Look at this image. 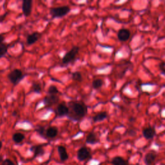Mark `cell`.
I'll use <instances>...</instances> for the list:
<instances>
[{
    "mask_svg": "<svg viewBox=\"0 0 165 165\" xmlns=\"http://www.w3.org/2000/svg\"><path fill=\"white\" fill-rule=\"evenodd\" d=\"M3 161V157L2 156H0V162H2Z\"/></svg>",
    "mask_w": 165,
    "mask_h": 165,
    "instance_id": "31",
    "label": "cell"
},
{
    "mask_svg": "<svg viewBox=\"0 0 165 165\" xmlns=\"http://www.w3.org/2000/svg\"><path fill=\"white\" fill-rule=\"evenodd\" d=\"M129 134L130 135V136H135L136 135V131L134 130H129Z\"/></svg>",
    "mask_w": 165,
    "mask_h": 165,
    "instance_id": "29",
    "label": "cell"
},
{
    "mask_svg": "<svg viewBox=\"0 0 165 165\" xmlns=\"http://www.w3.org/2000/svg\"><path fill=\"white\" fill-rule=\"evenodd\" d=\"M6 16H7V13H5L3 15L0 16V23H2V22L3 21V20L5 19V18H6Z\"/></svg>",
    "mask_w": 165,
    "mask_h": 165,
    "instance_id": "28",
    "label": "cell"
},
{
    "mask_svg": "<svg viewBox=\"0 0 165 165\" xmlns=\"http://www.w3.org/2000/svg\"><path fill=\"white\" fill-rule=\"evenodd\" d=\"M103 85V81L101 79H96L92 82V87L94 89H99Z\"/></svg>",
    "mask_w": 165,
    "mask_h": 165,
    "instance_id": "22",
    "label": "cell"
},
{
    "mask_svg": "<svg viewBox=\"0 0 165 165\" xmlns=\"http://www.w3.org/2000/svg\"><path fill=\"white\" fill-rule=\"evenodd\" d=\"M32 3L33 2L32 0H24L22 3V11L25 17H28L30 15L32 9Z\"/></svg>",
    "mask_w": 165,
    "mask_h": 165,
    "instance_id": "8",
    "label": "cell"
},
{
    "mask_svg": "<svg viewBox=\"0 0 165 165\" xmlns=\"http://www.w3.org/2000/svg\"><path fill=\"white\" fill-rule=\"evenodd\" d=\"M108 117L107 113L106 112H101L98 113L97 114H95L92 119H93V121L95 123H97V122H101L104 121L105 119H106Z\"/></svg>",
    "mask_w": 165,
    "mask_h": 165,
    "instance_id": "17",
    "label": "cell"
},
{
    "mask_svg": "<svg viewBox=\"0 0 165 165\" xmlns=\"http://www.w3.org/2000/svg\"><path fill=\"white\" fill-rule=\"evenodd\" d=\"M30 150L34 153V158L37 157H41L45 154V150L43 148V145L32 146Z\"/></svg>",
    "mask_w": 165,
    "mask_h": 165,
    "instance_id": "10",
    "label": "cell"
},
{
    "mask_svg": "<svg viewBox=\"0 0 165 165\" xmlns=\"http://www.w3.org/2000/svg\"><path fill=\"white\" fill-rule=\"evenodd\" d=\"M68 107L69 114L67 117L74 121H80L88 112V106L83 101H70L69 103Z\"/></svg>",
    "mask_w": 165,
    "mask_h": 165,
    "instance_id": "1",
    "label": "cell"
},
{
    "mask_svg": "<svg viewBox=\"0 0 165 165\" xmlns=\"http://www.w3.org/2000/svg\"><path fill=\"white\" fill-rule=\"evenodd\" d=\"M41 37V34L38 32H34L29 34L27 38V43L28 45H32L34 44Z\"/></svg>",
    "mask_w": 165,
    "mask_h": 165,
    "instance_id": "12",
    "label": "cell"
},
{
    "mask_svg": "<svg viewBox=\"0 0 165 165\" xmlns=\"http://www.w3.org/2000/svg\"><path fill=\"white\" fill-rule=\"evenodd\" d=\"M25 138V136L23 134L16 132L13 134V140L15 142V143H20L23 141Z\"/></svg>",
    "mask_w": 165,
    "mask_h": 165,
    "instance_id": "19",
    "label": "cell"
},
{
    "mask_svg": "<svg viewBox=\"0 0 165 165\" xmlns=\"http://www.w3.org/2000/svg\"><path fill=\"white\" fill-rule=\"evenodd\" d=\"M70 12V8L69 6H61L54 7L50 9V14L53 18H63L67 16Z\"/></svg>",
    "mask_w": 165,
    "mask_h": 165,
    "instance_id": "3",
    "label": "cell"
},
{
    "mask_svg": "<svg viewBox=\"0 0 165 165\" xmlns=\"http://www.w3.org/2000/svg\"><path fill=\"white\" fill-rule=\"evenodd\" d=\"M58 151L59 155V157L61 161H66L69 159V155L67 152V149L63 146H58Z\"/></svg>",
    "mask_w": 165,
    "mask_h": 165,
    "instance_id": "13",
    "label": "cell"
},
{
    "mask_svg": "<svg viewBox=\"0 0 165 165\" xmlns=\"http://www.w3.org/2000/svg\"><path fill=\"white\" fill-rule=\"evenodd\" d=\"M47 93L49 95H56L59 93V90L56 86L50 85L48 89Z\"/></svg>",
    "mask_w": 165,
    "mask_h": 165,
    "instance_id": "23",
    "label": "cell"
},
{
    "mask_svg": "<svg viewBox=\"0 0 165 165\" xmlns=\"http://www.w3.org/2000/svg\"><path fill=\"white\" fill-rule=\"evenodd\" d=\"M56 113L57 116L60 117L68 116L69 114V108L68 106L66 105L64 103H60L58 105L56 108Z\"/></svg>",
    "mask_w": 165,
    "mask_h": 165,
    "instance_id": "6",
    "label": "cell"
},
{
    "mask_svg": "<svg viewBox=\"0 0 165 165\" xmlns=\"http://www.w3.org/2000/svg\"><path fill=\"white\" fill-rule=\"evenodd\" d=\"M91 157L92 156L89 149L85 147L80 148L78 150V153H77V157L80 161H83L88 159H91Z\"/></svg>",
    "mask_w": 165,
    "mask_h": 165,
    "instance_id": "5",
    "label": "cell"
},
{
    "mask_svg": "<svg viewBox=\"0 0 165 165\" xmlns=\"http://www.w3.org/2000/svg\"><path fill=\"white\" fill-rule=\"evenodd\" d=\"M86 143L90 145H95L98 142V139L96 135L94 132H90L86 137Z\"/></svg>",
    "mask_w": 165,
    "mask_h": 165,
    "instance_id": "16",
    "label": "cell"
},
{
    "mask_svg": "<svg viewBox=\"0 0 165 165\" xmlns=\"http://www.w3.org/2000/svg\"><path fill=\"white\" fill-rule=\"evenodd\" d=\"M79 51V47H73L71 50H70L69 52H67L64 54V56L62 59L63 64H68L74 61L77 56V55L78 54Z\"/></svg>",
    "mask_w": 165,
    "mask_h": 165,
    "instance_id": "4",
    "label": "cell"
},
{
    "mask_svg": "<svg viewBox=\"0 0 165 165\" xmlns=\"http://www.w3.org/2000/svg\"><path fill=\"white\" fill-rule=\"evenodd\" d=\"M59 101V98L57 95H47L43 99V102L47 106H51L57 104Z\"/></svg>",
    "mask_w": 165,
    "mask_h": 165,
    "instance_id": "7",
    "label": "cell"
},
{
    "mask_svg": "<svg viewBox=\"0 0 165 165\" xmlns=\"http://www.w3.org/2000/svg\"><path fill=\"white\" fill-rule=\"evenodd\" d=\"M4 40H5V37L3 35L0 34V45H2V44H3Z\"/></svg>",
    "mask_w": 165,
    "mask_h": 165,
    "instance_id": "27",
    "label": "cell"
},
{
    "mask_svg": "<svg viewBox=\"0 0 165 165\" xmlns=\"http://www.w3.org/2000/svg\"><path fill=\"white\" fill-rule=\"evenodd\" d=\"M2 165H15V164L10 159H6L2 162Z\"/></svg>",
    "mask_w": 165,
    "mask_h": 165,
    "instance_id": "26",
    "label": "cell"
},
{
    "mask_svg": "<svg viewBox=\"0 0 165 165\" xmlns=\"http://www.w3.org/2000/svg\"><path fill=\"white\" fill-rule=\"evenodd\" d=\"M8 50V45L6 44H2L0 45V59L3 58L5 55L7 53Z\"/></svg>",
    "mask_w": 165,
    "mask_h": 165,
    "instance_id": "24",
    "label": "cell"
},
{
    "mask_svg": "<svg viewBox=\"0 0 165 165\" xmlns=\"http://www.w3.org/2000/svg\"><path fill=\"white\" fill-rule=\"evenodd\" d=\"M72 79L73 81L77 82H81L83 80V76L80 72L76 71L72 74Z\"/></svg>",
    "mask_w": 165,
    "mask_h": 165,
    "instance_id": "20",
    "label": "cell"
},
{
    "mask_svg": "<svg viewBox=\"0 0 165 165\" xmlns=\"http://www.w3.org/2000/svg\"><path fill=\"white\" fill-rule=\"evenodd\" d=\"M131 33L128 29L122 28L120 29L117 32L118 39L121 41H126L130 38Z\"/></svg>",
    "mask_w": 165,
    "mask_h": 165,
    "instance_id": "9",
    "label": "cell"
},
{
    "mask_svg": "<svg viewBox=\"0 0 165 165\" xmlns=\"http://www.w3.org/2000/svg\"><path fill=\"white\" fill-rule=\"evenodd\" d=\"M25 75L19 69H14L11 71L7 75V78L13 85L16 86L21 81L25 78Z\"/></svg>",
    "mask_w": 165,
    "mask_h": 165,
    "instance_id": "2",
    "label": "cell"
},
{
    "mask_svg": "<svg viewBox=\"0 0 165 165\" xmlns=\"http://www.w3.org/2000/svg\"><path fill=\"white\" fill-rule=\"evenodd\" d=\"M112 164L113 165H128V162L123 157L117 156L112 159Z\"/></svg>",
    "mask_w": 165,
    "mask_h": 165,
    "instance_id": "18",
    "label": "cell"
},
{
    "mask_svg": "<svg viewBox=\"0 0 165 165\" xmlns=\"http://www.w3.org/2000/svg\"><path fill=\"white\" fill-rule=\"evenodd\" d=\"M58 134V129L56 126H50L46 130V137L50 139L56 137Z\"/></svg>",
    "mask_w": 165,
    "mask_h": 165,
    "instance_id": "14",
    "label": "cell"
},
{
    "mask_svg": "<svg viewBox=\"0 0 165 165\" xmlns=\"http://www.w3.org/2000/svg\"><path fill=\"white\" fill-rule=\"evenodd\" d=\"M16 114H17V112H16V111H14V112L13 113V116H16Z\"/></svg>",
    "mask_w": 165,
    "mask_h": 165,
    "instance_id": "32",
    "label": "cell"
},
{
    "mask_svg": "<svg viewBox=\"0 0 165 165\" xmlns=\"http://www.w3.org/2000/svg\"><path fill=\"white\" fill-rule=\"evenodd\" d=\"M157 155L154 152H149L145 156L144 161L147 165H151L156 159Z\"/></svg>",
    "mask_w": 165,
    "mask_h": 165,
    "instance_id": "15",
    "label": "cell"
},
{
    "mask_svg": "<svg viewBox=\"0 0 165 165\" xmlns=\"http://www.w3.org/2000/svg\"><path fill=\"white\" fill-rule=\"evenodd\" d=\"M2 146H3V143H2V142L1 141H0V150L2 149Z\"/></svg>",
    "mask_w": 165,
    "mask_h": 165,
    "instance_id": "30",
    "label": "cell"
},
{
    "mask_svg": "<svg viewBox=\"0 0 165 165\" xmlns=\"http://www.w3.org/2000/svg\"><path fill=\"white\" fill-rule=\"evenodd\" d=\"M32 91L36 94H40L41 92V85L39 83H33L31 86Z\"/></svg>",
    "mask_w": 165,
    "mask_h": 165,
    "instance_id": "21",
    "label": "cell"
},
{
    "mask_svg": "<svg viewBox=\"0 0 165 165\" xmlns=\"http://www.w3.org/2000/svg\"><path fill=\"white\" fill-rule=\"evenodd\" d=\"M36 131L38 132V134L41 136L42 137H45L46 138V130L44 126H39L36 129Z\"/></svg>",
    "mask_w": 165,
    "mask_h": 165,
    "instance_id": "25",
    "label": "cell"
},
{
    "mask_svg": "<svg viewBox=\"0 0 165 165\" xmlns=\"http://www.w3.org/2000/svg\"><path fill=\"white\" fill-rule=\"evenodd\" d=\"M156 134L155 129L152 127H147L142 130V135L147 139H151L154 137Z\"/></svg>",
    "mask_w": 165,
    "mask_h": 165,
    "instance_id": "11",
    "label": "cell"
}]
</instances>
